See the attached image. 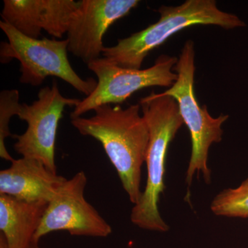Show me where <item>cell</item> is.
I'll return each mask as SVG.
<instances>
[{
	"mask_svg": "<svg viewBox=\"0 0 248 248\" xmlns=\"http://www.w3.org/2000/svg\"><path fill=\"white\" fill-rule=\"evenodd\" d=\"M0 248H7L6 240L1 233H0Z\"/></svg>",
	"mask_w": 248,
	"mask_h": 248,
	"instance_id": "cell-15",
	"label": "cell"
},
{
	"mask_svg": "<svg viewBox=\"0 0 248 248\" xmlns=\"http://www.w3.org/2000/svg\"><path fill=\"white\" fill-rule=\"evenodd\" d=\"M177 62L176 57L162 55L146 69L122 68L104 58L91 62L88 67L97 76V88L74 108L71 119L81 117L101 106L122 104L145 88L171 87L177 79V73L172 72Z\"/></svg>",
	"mask_w": 248,
	"mask_h": 248,
	"instance_id": "cell-6",
	"label": "cell"
},
{
	"mask_svg": "<svg viewBox=\"0 0 248 248\" xmlns=\"http://www.w3.org/2000/svg\"><path fill=\"white\" fill-rule=\"evenodd\" d=\"M139 3L138 0H81L67 32L68 52L87 65L101 58L107 31Z\"/></svg>",
	"mask_w": 248,
	"mask_h": 248,
	"instance_id": "cell-9",
	"label": "cell"
},
{
	"mask_svg": "<svg viewBox=\"0 0 248 248\" xmlns=\"http://www.w3.org/2000/svg\"><path fill=\"white\" fill-rule=\"evenodd\" d=\"M41 248L40 246H39V244L37 243L33 242L32 241V244H31L30 248Z\"/></svg>",
	"mask_w": 248,
	"mask_h": 248,
	"instance_id": "cell-16",
	"label": "cell"
},
{
	"mask_svg": "<svg viewBox=\"0 0 248 248\" xmlns=\"http://www.w3.org/2000/svg\"><path fill=\"white\" fill-rule=\"evenodd\" d=\"M139 104L149 129L147 182L138 203L132 209L130 221L141 229L165 232L170 227L160 215L159 203L166 188V155L170 143L184 122L177 101L172 97L152 92Z\"/></svg>",
	"mask_w": 248,
	"mask_h": 248,
	"instance_id": "cell-2",
	"label": "cell"
},
{
	"mask_svg": "<svg viewBox=\"0 0 248 248\" xmlns=\"http://www.w3.org/2000/svg\"><path fill=\"white\" fill-rule=\"evenodd\" d=\"M0 28L8 39L0 46L1 63L17 60L20 63L19 81L22 84L39 86L48 77H56L86 97L97 88V80L82 79L73 69L68 60L66 39L31 38L2 20Z\"/></svg>",
	"mask_w": 248,
	"mask_h": 248,
	"instance_id": "cell-5",
	"label": "cell"
},
{
	"mask_svg": "<svg viewBox=\"0 0 248 248\" xmlns=\"http://www.w3.org/2000/svg\"><path fill=\"white\" fill-rule=\"evenodd\" d=\"M195 56L193 42L187 40L174 68L177 79L169 89L160 93L177 101L180 115L190 131L192 151L186 178L188 186L192 184L195 172L202 173L207 184L211 182V171L208 164L209 149L213 143L221 141V126L229 118L225 115L214 118L207 107H200L197 102L194 91Z\"/></svg>",
	"mask_w": 248,
	"mask_h": 248,
	"instance_id": "cell-4",
	"label": "cell"
},
{
	"mask_svg": "<svg viewBox=\"0 0 248 248\" xmlns=\"http://www.w3.org/2000/svg\"><path fill=\"white\" fill-rule=\"evenodd\" d=\"M38 99L31 105L23 103L17 116L28 128L22 135H14V148L22 157L38 160L54 173L57 172L55 149L59 122L66 107H76L79 99L62 95L57 83L40 89Z\"/></svg>",
	"mask_w": 248,
	"mask_h": 248,
	"instance_id": "cell-7",
	"label": "cell"
},
{
	"mask_svg": "<svg viewBox=\"0 0 248 248\" xmlns=\"http://www.w3.org/2000/svg\"><path fill=\"white\" fill-rule=\"evenodd\" d=\"M87 182L84 171H79L63 182L47 205L33 242L39 244L42 237L55 231L101 238L112 233V227L85 199Z\"/></svg>",
	"mask_w": 248,
	"mask_h": 248,
	"instance_id": "cell-8",
	"label": "cell"
},
{
	"mask_svg": "<svg viewBox=\"0 0 248 248\" xmlns=\"http://www.w3.org/2000/svg\"><path fill=\"white\" fill-rule=\"evenodd\" d=\"M160 19L146 29L118 40L117 45L104 47L103 58L129 69H141L143 60L152 50L169 37L196 25H215L226 29L246 27L238 16L223 12L215 0H187L180 6H161Z\"/></svg>",
	"mask_w": 248,
	"mask_h": 248,
	"instance_id": "cell-3",
	"label": "cell"
},
{
	"mask_svg": "<svg viewBox=\"0 0 248 248\" xmlns=\"http://www.w3.org/2000/svg\"><path fill=\"white\" fill-rule=\"evenodd\" d=\"M66 180L38 160L19 158L0 172V195L29 203H48Z\"/></svg>",
	"mask_w": 248,
	"mask_h": 248,
	"instance_id": "cell-11",
	"label": "cell"
},
{
	"mask_svg": "<svg viewBox=\"0 0 248 248\" xmlns=\"http://www.w3.org/2000/svg\"><path fill=\"white\" fill-rule=\"evenodd\" d=\"M48 203L0 195V231L7 248H29Z\"/></svg>",
	"mask_w": 248,
	"mask_h": 248,
	"instance_id": "cell-12",
	"label": "cell"
},
{
	"mask_svg": "<svg viewBox=\"0 0 248 248\" xmlns=\"http://www.w3.org/2000/svg\"><path fill=\"white\" fill-rule=\"evenodd\" d=\"M80 4L74 0H4L1 16L3 22L31 38L40 39L42 30L62 38Z\"/></svg>",
	"mask_w": 248,
	"mask_h": 248,
	"instance_id": "cell-10",
	"label": "cell"
},
{
	"mask_svg": "<svg viewBox=\"0 0 248 248\" xmlns=\"http://www.w3.org/2000/svg\"><path fill=\"white\" fill-rule=\"evenodd\" d=\"M140 104L122 108L120 105H104L94 109L89 118L71 119V124L81 135L102 143L115 167L130 202L141 197V169L146 162L149 129Z\"/></svg>",
	"mask_w": 248,
	"mask_h": 248,
	"instance_id": "cell-1",
	"label": "cell"
},
{
	"mask_svg": "<svg viewBox=\"0 0 248 248\" xmlns=\"http://www.w3.org/2000/svg\"><path fill=\"white\" fill-rule=\"evenodd\" d=\"M210 209L217 216L248 218V177L238 187L220 192Z\"/></svg>",
	"mask_w": 248,
	"mask_h": 248,
	"instance_id": "cell-13",
	"label": "cell"
},
{
	"mask_svg": "<svg viewBox=\"0 0 248 248\" xmlns=\"http://www.w3.org/2000/svg\"><path fill=\"white\" fill-rule=\"evenodd\" d=\"M22 104L19 103L17 90H4L0 93V156L1 159L12 162L14 159L9 154L5 140L13 137L10 132L9 124L12 117L19 115Z\"/></svg>",
	"mask_w": 248,
	"mask_h": 248,
	"instance_id": "cell-14",
	"label": "cell"
}]
</instances>
